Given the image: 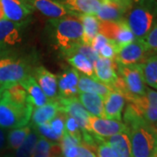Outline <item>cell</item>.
I'll list each match as a JSON object with an SVG mask.
<instances>
[{
	"label": "cell",
	"instance_id": "ba28073f",
	"mask_svg": "<svg viewBox=\"0 0 157 157\" xmlns=\"http://www.w3.org/2000/svg\"><path fill=\"white\" fill-rule=\"evenodd\" d=\"M56 101L59 103V111L66 113L67 116L75 119L81 133L86 131L91 132L89 120L92 115L85 109V107L79 102L77 97H58Z\"/></svg>",
	"mask_w": 157,
	"mask_h": 157
},
{
	"label": "cell",
	"instance_id": "836d02e7",
	"mask_svg": "<svg viewBox=\"0 0 157 157\" xmlns=\"http://www.w3.org/2000/svg\"><path fill=\"white\" fill-rule=\"evenodd\" d=\"M142 40L150 52H157V21Z\"/></svg>",
	"mask_w": 157,
	"mask_h": 157
},
{
	"label": "cell",
	"instance_id": "60d3db41",
	"mask_svg": "<svg viewBox=\"0 0 157 157\" xmlns=\"http://www.w3.org/2000/svg\"><path fill=\"white\" fill-rule=\"evenodd\" d=\"M5 18H6V17H5L4 11H3L2 6H1V4H0V21H1V20H3V19H5Z\"/></svg>",
	"mask_w": 157,
	"mask_h": 157
},
{
	"label": "cell",
	"instance_id": "44dd1931",
	"mask_svg": "<svg viewBox=\"0 0 157 157\" xmlns=\"http://www.w3.org/2000/svg\"><path fill=\"white\" fill-rule=\"evenodd\" d=\"M20 84L22 85L26 91L29 100L33 105V107H42L50 101L45 95L44 92L40 88L33 76L29 75L22 82H20Z\"/></svg>",
	"mask_w": 157,
	"mask_h": 157
},
{
	"label": "cell",
	"instance_id": "3957f363",
	"mask_svg": "<svg viewBox=\"0 0 157 157\" xmlns=\"http://www.w3.org/2000/svg\"><path fill=\"white\" fill-rule=\"evenodd\" d=\"M119 73L116 82L111 86L113 91H117L128 101L131 98L145 94L147 87L140 64L122 66L117 64Z\"/></svg>",
	"mask_w": 157,
	"mask_h": 157
},
{
	"label": "cell",
	"instance_id": "74e56055",
	"mask_svg": "<svg viewBox=\"0 0 157 157\" xmlns=\"http://www.w3.org/2000/svg\"><path fill=\"white\" fill-rule=\"evenodd\" d=\"M108 42H109V40L105 36H103L101 33H98L96 35L95 38L94 39V40H93L91 46L99 54V52H100L101 48L105 45H107Z\"/></svg>",
	"mask_w": 157,
	"mask_h": 157
},
{
	"label": "cell",
	"instance_id": "2e32d148",
	"mask_svg": "<svg viewBox=\"0 0 157 157\" xmlns=\"http://www.w3.org/2000/svg\"><path fill=\"white\" fill-rule=\"evenodd\" d=\"M33 9L40 11L43 15L52 19H59L70 14L68 10L60 2L54 0H28Z\"/></svg>",
	"mask_w": 157,
	"mask_h": 157
},
{
	"label": "cell",
	"instance_id": "b9f144b4",
	"mask_svg": "<svg viewBox=\"0 0 157 157\" xmlns=\"http://www.w3.org/2000/svg\"><path fill=\"white\" fill-rule=\"evenodd\" d=\"M3 91H4V88L3 87H0V99L2 97V94H3Z\"/></svg>",
	"mask_w": 157,
	"mask_h": 157
},
{
	"label": "cell",
	"instance_id": "4316f807",
	"mask_svg": "<svg viewBox=\"0 0 157 157\" xmlns=\"http://www.w3.org/2000/svg\"><path fill=\"white\" fill-rule=\"evenodd\" d=\"M67 57L69 64H71L73 67L84 73V75H87L90 78L95 79L94 64L87 58L78 52H72L67 55Z\"/></svg>",
	"mask_w": 157,
	"mask_h": 157
},
{
	"label": "cell",
	"instance_id": "cb8c5ba5",
	"mask_svg": "<svg viewBox=\"0 0 157 157\" xmlns=\"http://www.w3.org/2000/svg\"><path fill=\"white\" fill-rule=\"evenodd\" d=\"M78 17L82 24V28H83L82 44L91 45L94 39L99 33L100 20L94 15L85 14V15H80Z\"/></svg>",
	"mask_w": 157,
	"mask_h": 157
},
{
	"label": "cell",
	"instance_id": "7402d4cb",
	"mask_svg": "<svg viewBox=\"0 0 157 157\" xmlns=\"http://www.w3.org/2000/svg\"><path fill=\"white\" fill-rule=\"evenodd\" d=\"M59 112V103L57 101H50L42 107H36L32 113V121L35 127L50 122Z\"/></svg>",
	"mask_w": 157,
	"mask_h": 157
},
{
	"label": "cell",
	"instance_id": "f1b7e54d",
	"mask_svg": "<svg viewBox=\"0 0 157 157\" xmlns=\"http://www.w3.org/2000/svg\"><path fill=\"white\" fill-rule=\"evenodd\" d=\"M31 132L32 128L28 125L22 128L11 129L7 135V147L12 150H17Z\"/></svg>",
	"mask_w": 157,
	"mask_h": 157
},
{
	"label": "cell",
	"instance_id": "484cf974",
	"mask_svg": "<svg viewBox=\"0 0 157 157\" xmlns=\"http://www.w3.org/2000/svg\"><path fill=\"white\" fill-rule=\"evenodd\" d=\"M2 98H5L18 106H25L28 102L27 93L20 83L11 85L4 88Z\"/></svg>",
	"mask_w": 157,
	"mask_h": 157
},
{
	"label": "cell",
	"instance_id": "ac0fdd59",
	"mask_svg": "<svg viewBox=\"0 0 157 157\" xmlns=\"http://www.w3.org/2000/svg\"><path fill=\"white\" fill-rule=\"evenodd\" d=\"M124 96L117 91H112L104 100V118L108 120H121V113L125 106Z\"/></svg>",
	"mask_w": 157,
	"mask_h": 157
},
{
	"label": "cell",
	"instance_id": "4fadbf2b",
	"mask_svg": "<svg viewBox=\"0 0 157 157\" xmlns=\"http://www.w3.org/2000/svg\"><path fill=\"white\" fill-rule=\"evenodd\" d=\"M95 79L108 86L110 88L118 79L117 63L113 59L99 57L94 63Z\"/></svg>",
	"mask_w": 157,
	"mask_h": 157
},
{
	"label": "cell",
	"instance_id": "277c9868",
	"mask_svg": "<svg viewBox=\"0 0 157 157\" xmlns=\"http://www.w3.org/2000/svg\"><path fill=\"white\" fill-rule=\"evenodd\" d=\"M54 26V36L58 46L65 55L82 44L83 28L79 18L76 16H66L59 19H51Z\"/></svg>",
	"mask_w": 157,
	"mask_h": 157
},
{
	"label": "cell",
	"instance_id": "1f68e13d",
	"mask_svg": "<svg viewBox=\"0 0 157 157\" xmlns=\"http://www.w3.org/2000/svg\"><path fill=\"white\" fill-rule=\"evenodd\" d=\"M72 52H78V53H80L82 54L83 56H85L86 58H87L89 59L90 61L92 62L93 64L99 59V54L96 52L92 48L91 45H84V44H80V45H77L73 50H72L70 52H68L66 54V56L72 53Z\"/></svg>",
	"mask_w": 157,
	"mask_h": 157
},
{
	"label": "cell",
	"instance_id": "30bf717a",
	"mask_svg": "<svg viewBox=\"0 0 157 157\" xmlns=\"http://www.w3.org/2000/svg\"><path fill=\"white\" fill-rule=\"evenodd\" d=\"M0 4L5 17L15 23H23L34 10L28 0H0Z\"/></svg>",
	"mask_w": 157,
	"mask_h": 157
},
{
	"label": "cell",
	"instance_id": "8992f818",
	"mask_svg": "<svg viewBox=\"0 0 157 157\" xmlns=\"http://www.w3.org/2000/svg\"><path fill=\"white\" fill-rule=\"evenodd\" d=\"M28 76V68L21 59L9 57L0 59V87L20 83Z\"/></svg>",
	"mask_w": 157,
	"mask_h": 157
},
{
	"label": "cell",
	"instance_id": "d6a6232c",
	"mask_svg": "<svg viewBox=\"0 0 157 157\" xmlns=\"http://www.w3.org/2000/svg\"><path fill=\"white\" fill-rule=\"evenodd\" d=\"M35 130L38 132V134L40 136L44 137L50 141H52V142L60 141V138L52 131L49 122H46V123L42 124V125H39L38 127H35Z\"/></svg>",
	"mask_w": 157,
	"mask_h": 157
},
{
	"label": "cell",
	"instance_id": "d4e9b609",
	"mask_svg": "<svg viewBox=\"0 0 157 157\" xmlns=\"http://www.w3.org/2000/svg\"><path fill=\"white\" fill-rule=\"evenodd\" d=\"M60 145L39 135L32 157H61Z\"/></svg>",
	"mask_w": 157,
	"mask_h": 157
},
{
	"label": "cell",
	"instance_id": "83f0119b",
	"mask_svg": "<svg viewBox=\"0 0 157 157\" xmlns=\"http://www.w3.org/2000/svg\"><path fill=\"white\" fill-rule=\"evenodd\" d=\"M140 66L145 84L157 90V55L149 57Z\"/></svg>",
	"mask_w": 157,
	"mask_h": 157
},
{
	"label": "cell",
	"instance_id": "5b68a950",
	"mask_svg": "<svg viewBox=\"0 0 157 157\" xmlns=\"http://www.w3.org/2000/svg\"><path fill=\"white\" fill-rule=\"evenodd\" d=\"M33 105L30 101L25 106H18L5 98L0 99V128L14 129L27 126L31 121Z\"/></svg>",
	"mask_w": 157,
	"mask_h": 157
},
{
	"label": "cell",
	"instance_id": "ee69618b",
	"mask_svg": "<svg viewBox=\"0 0 157 157\" xmlns=\"http://www.w3.org/2000/svg\"><path fill=\"white\" fill-rule=\"evenodd\" d=\"M4 157H12V156H11V155H5Z\"/></svg>",
	"mask_w": 157,
	"mask_h": 157
},
{
	"label": "cell",
	"instance_id": "bcb514c9",
	"mask_svg": "<svg viewBox=\"0 0 157 157\" xmlns=\"http://www.w3.org/2000/svg\"><path fill=\"white\" fill-rule=\"evenodd\" d=\"M156 55H157V54H156Z\"/></svg>",
	"mask_w": 157,
	"mask_h": 157
},
{
	"label": "cell",
	"instance_id": "8d00e7d4",
	"mask_svg": "<svg viewBox=\"0 0 157 157\" xmlns=\"http://www.w3.org/2000/svg\"><path fill=\"white\" fill-rule=\"evenodd\" d=\"M97 150V157H116L112 148L109 147L105 140H103L99 144L96 148Z\"/></svg>",
	"mask_w": 157,
	"mask_h": 157
},
{
	"label": "cell",
	"instance_id": "7c38bea8",
	"mask_svg": "<svg viewBox=\"0 0 157 157\" xmlns=\"http://www.w3.org/2000/svg\"><path fill=\"white\" fill-rule=\"evenodd\" d=\"M23 23H15L8 19L0 21V52L8 50L22 41Z\"/></svg>",
	"mask_w": 157,
	"mask_h": 157
},
{
	"label": "cell",
	"instance_id": "603a6c76",
	"mask_svg": "<svg viewBox=\"0 0 157 157\" xmlns=\"http://www.w3.org/2000/svg\"><path fill=\"white\" fill-rule=\"evenodd\" d=\"M78 101L92 116L104 118V99L94 94L80 93Z\"/></svg>",
	"mask_w": 157,
	"mask_h": 157
},
{
	"label": "cell",
	"instance_id": "8fae6325",
	"mask_svg": "<svg viewBox=\"0 0 157 157\" xmlns=\"http://www.w3.org/2000/svg\"><path fill=\"white\" fill-rule=\"evenodd\" d=\"M89 124L91 132L103 139L128 131L126 125L121 121L91 116Z\"/></svg>",
	"mask_w": 157,
	"mask_h": 157
},
{
	"label": "cell",
	"instance_id": "e575fe53",
	"mask_svg": "<svg viewBox=\"0 0 157 157\" xmlns=\"http://www.w3.org/2000/svg\"><path fill=\"white\" fill-rule=\"evenodd\" d=\"M65 131L70 135H72L73 137H75V138H77V139L82 141L81 131L79 129L77 121L73 117L67 116L66 123H65Z\"/></svg>",
	"mask_w": 157,
	"mask_h": 157
},
{
	"label": "cell",
	"instance_id": "9a60e30c",
	"mask_svg": "<svg viewBox=\"0 0 157 157\" xmlns=\"http://www.w3.org/2000/svg\"><path fill=\"white\" fill-rule=\"evenodd\" d=\"M79 74L73 68L68 69L58 77L59 97L72 98L78 94V82Z\"/></svg>",
	"mask_w": 157,
	"mask_h": 157
},
{
	"label": "cell",
	"instance_id": "d590c367",
	"mask_svg": "<svg viewBox=\"0 0 157 157\" xmlns=\"http://www.w3.org/2000/svg\"><path fill=\"white\" fill-rule=\"evenodd\" d=\"M117 52V46L114 45L112 41L109 40V42L107 43V45H104L101 49L100 52H99V56L105 58V59H115Z\"/></svg>",
	"mask_w": 157,
	"mask_h": 157
},
{
	"label": "cell",
	"instance_id": "e0dca14e",
	"mask_svg": "<svg viewBox=\"0 0 157 157\" xmlns=\"http://www.w3.org/2000/svg\"><path fill=\"white\" fill-rule=\"evenodd\" d=\"M73 16L94 15L101 7L100 0H64L61 2Z\"/></svg>",
	"mask_w": 157,
	"mask_h": 157
},
{
	"label": "cell",
	"instance_id": "5bb4252c",
	"mask_svg": "<svg viewBox=\"0 0 157 157\" xmlns=\"http://www.w3.org/2000/svg\"><path fill=\"white\" fill-rule=\"evenodd\" d=\"M34 75L35 80L44 92L47 99L49 101H56L59 97L58 80L56 75L49 72L43 67L36 68L34 71Z\"/></svg>",
	"mask_w": 157,
	"mask_h": 157
},
{
	"label": "cell",
	"instance_id": "4dcf8cb0",
	"mask_svg": "<svg viewBox=\"0 0 157 157\" xmlns=\"http://www.w3.org/2000/svg\"><path fill=\"white\" fill-rule=\"evenodd\" d=\"M67 114L62 112H58L57 115L53 118L50 122V126L52 131L56 134L60 139L62 135L65 132V123H66V119H67Z\"/></svg>",
	"mask_w": 157,
	"mask_h": 157
},
{
	"label": "cell",
	"instance_id": "d6986e66",
	"mask_svg": "<svg viewBox=\"0 0 157 157\" xmlns=\"http://www.w3.org/2000/svg\"><path fill=\"white\" fill-rule=\"evenodd\" d=\"M78 90L80 93L94 94L101 96L104 100L109 95L113 90L107 86L94 78L86 77V75H79L78 82Z\"/></svg>",
	"mask_w": 157,
	"mask_h": 157
},
{
	"label": "cell",
	"instance_id": "f546056e",
	"mask_svg": "<svg viewBox=\"0 0 157 157\" xmlns=\"http://www.w3.org/2000/svg\"><path fill=\"white\" fill-rule=\"evenodd\" d=\"M39 138V135L38 132L36 130L32 131L25 138V140H24L21 146L17 150H15L14 157H32Z\"/></svg>",
	"mask_w": 157,
	"mask_h": 157
},
{
	"label": "cell",
	"instance_id": "9c48e42d",
	"mask_svg": "<svg viewBox=\"0 0 157 157\" xmlns=\"http://www.w3.org/2000/svg\"><path fill=\"white\" fill-rule=\"evenodd\" d=\"M145 43L142 39H135L128 45L121 47L116 54L115 60L117 64L122 66H131L142 64L148 59V53Z\"/></svg>",
	"mask_w": 157,
	"mask_h": 157
},
{
	"label": "cell",
	"instance_id": "f35d334b",
	"mask_svg": "<svg viewBox=\"0 0 157 157\" xmlns=\"http://www.w3.org/2000/svg\"><path fill=\"white\" fill-rule=\"evenodd\" d=\"M77 157H96V155L92 152L89 147H87L86 145L81 143L78 146Z\"/></svg>",
	"mask_w": 157,
	"mask_h": 157
},
{
	"label": "cell",
	"instance_id": "7a4b0ae2",
	"mask_svg": "<svg viewBox=\"0 0 157 157\" xmlns=\"http://www.w3.org/2000/svg\"><path fill=\"white\" fill-rule=\"evenodd\" d=\"M126 21L135 39H143L157 21L156 0H131Z\"/></svg>",
	"mask_w": 157,
	"mask_h": 157
},
{
	"label": "cell",
	"instance_id": "52a82bcc",
	"mask_svg": "<svg viewBox=\"0 0 157 157\" xmlns=\"http://www.w3.org/2000/svg\"><path fill=\"white\" fill-rule=\"evenodd\" d=\"M128 105L141 119L150 124L157 122V92L147 88L145 94L128 100Z\"/></svg>",
	"mask_w": 157,
	"mask_h": 157
},
{
	"label": "cell",
	"instance_id": "6da1fadb",
	"mask_svg": "<svg viewBox=\"0 0 157 157\" xmlns=\"http://www.w3.org/2000/svg\"><path fill=\"white\" fill-rule=\"evenodd\" d=\"M132 157H152L157 149V128L145 121L128 105L124 113Z\"/></svg>",
	"mask_w": 157,
	"mask_h": 157
},
{
	"label": "cell",
	"instance_id": "f6af8a7d",
	"mask_svg": "<svg viewBox=\"0 0 157 157\" xmlns=\"http://www.w3.org/2000/svg\"><path fill=\"white\" fill-rule=\"evenodd\" d=\"M155 127H156V128H157V122H156V126H155Z\"/></svg>",
	"mask_w": 157,
	"mask_h": 157
},
{
	"label": "cell",
	"instance_id": "ab89813d",
	"mask_svg": "<svg viewBox=\"0 0 157 157\" xmlns=\"http://www.w3.org/2000/svg\"><path fill=\"white\" fill-rule=\"evenodd\" d=\"M7 147V136H6V129L0 128V152L6 149Z\"/></svg>",
	"mask_w": 157,
	"mask_h": 157
},
{
	"label": "cell",
	"instance_id": "7bdbcfd3",
	"mask_svg": "<svg viewBox=\"0 0 157 157\" xmlns=\"http://www.w3.org/2000/svg\"><path fill=\"white\" fill-rule=\"evenodd\" d=\"M152 157H157V149H156V151L155 152V154H154V155Z\"/></svg>",
	"mask_w": 157,
	"mask_h": 157
},
{
	"label": "cell",
	"instance_id": "ffe728a7",
	"mask_svg": "<svg viewBox=\"0 0 157 157\" xmlns=\"http://www.w3.org/2000/svg\"><path fill=\"white\" fill-rule=\"evenodd\" d=\"M116 157H132L131 144L128 131L104 139Z\"/></svg>",
	"mask_w": 157,
	"mask_h": 157
}]
</instances>
